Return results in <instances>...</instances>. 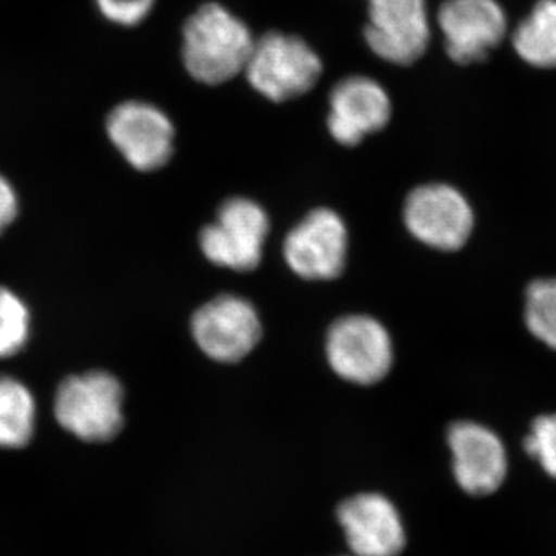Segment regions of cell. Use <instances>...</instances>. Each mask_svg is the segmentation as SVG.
Wrapping results in <instances>:
<instances>
[{"instance_id":"obj_6","label":"cell","mask_w":556,"mask_h":556,"mask_svg":"<svg viewBox=\"0 0 556 556\" xmlns=\"http://www.w3.org/2000/svg\"><path fill=\"white\" fill-rule=\"evenodd\" d=\"M105 130L124 160L139 172L161 169L174 153V124L150 102H121L109 113Z\"/></svg>"},{"instance_id":"obj_13","label":"cell","mask_w":556,"mask_h":556,"mask_svg":"<svg viewBox=\"0 0 556 556\" xmlns=\"http://www.w3.org/2000/svg\"><path fill=\"white\" fill-rule=\"evenodd\" d=\"M338 521L351 556H399L407 533L396 506L380 493H361L343 501Z\"/></svg>"},{"instance_id":"obj_18","label":"cell","mask_w":556,"mask_h":556,"mask_svg":"<svg viewBox=\"0 0 556 556\" xmlns=\"http://www.w3.org/2000/svg\"><path fill=\"white\" fill-rule=\"evenodd\" d=\"M30 311L10 289L0 288V358L16 356L30 338Z\"/></svg>"},{"instance_id":"obj_20","label":"cell","mask_w":556,"mask_h":556,"mask_svg":"<svg viewBox=\"0 0 556 556\" xmlns=\"http://www.w3.org/2000/svg\"><path fill=\"white\" fill-rule=\"evenodd\" d=\"M102 16L119 27H137L148 20L156 0H94Z\"/></svg>"},{"instance_id":"obj_19","label":"cell","mask_w":556,"mask_h":556,"mask_svg":"<svg viewBox=\"0 0 556 556\" xmlns=\"http://www.w3.org/2000/svg\"><path fill=\"white\" fill-rule=\"evenodd\" d=\"M525 450L556 481V413L538 416L525 438Z\"/></svg>"},{"instance_id":"obj_22","label":"cell","mask_w":556,"mask_h":556,"mask_svg":"<svg viewBox=\"0 0 556 556\" xmlns=\"http://www.w3.org/2000/svg\"><path fill=\"white\" fill-rule=\"evenodd\" d=\"M351 556V555H350Z\"/></svg>"},{"instance_id":"obj_10","label":"cell","mask_w":556,"mask_h":556,"mask_svg":"<svg viewBox=\"0 0 556 556\" xmlns=\"http://www.w3.org/2000/svg\"><path fill=\"white\" fill-rule=\"evenodd\" d=\"M192 336L206 356L233 364L257 345L262 324L247 299L219 295L193 314Z\"/></svg>"},{"instance_id":"obj_11","label":"cell","mask_w":556,"mask_h":556,"mask_svg":"<svg viewBox=\"0 0 556 556\" xmlns=\"http://www.w3.org/2000/svg\"><path fill=\"white\" fill-rule=\"evenodd\" d=\"M345 223L331 208H316L288 233L283 254L289 268L306 280H332L346 263Z\"/></svg>"},{"instance_id":"obj_14","label":"cell","mask_w":556,"mask_h":556,"mask_svg":"<svg viewBox=\"0 0 556 556\" xmlns=\"http://www.w3.org/2000/svg\"><path fill=\"white\" fill-rule=\"evenodd\" d=\"M445 50L456 64L484 61L506 36L507 21L495 0H445L438 13Z\"/></svg>"},{"instance_id":"obj_17","label":"cell","mask_w":556,"mask_h":556,"mask_svg":"<svg viewBox=\"0 0 556 556\" xmlns=\"http://www.w3.org/2000/svg\"><path fill=\"white\" fill-rule=\"evenodd\" d=\"M525 321L533 338L556 351V278H540L529 285Z\"/></svg>"},{"instance_id":"obj_3","label":"cell","mask_w":556,"mask_h":556,"mask_svg":"<svg viewBox=\"0 0 556 556\" xmlns=\"http://www.w3.org/2000/svg\"><path fill=\"white\" fill-rule=\"evenodd\" d=\"M124 390L105 371L72 376L61 382L54 397L60 426L86 442H108L123 430Z\"/></svg>"},{"instance_id":"obj_21","label":"cell","mask_w":556,"mask_h":556,"mask_svg":"<svg viewBox=\"0 0 556 556\" xmlns=\"http://www.w3.org/2000/svg\"><path fill=\"white\" fill-rule=\"evenodd\" d=\"M20 201L9 179L0 175V233L3 232L17 217Z\"/></svg>"},{"instance_id":"obj_16","label":"cell","mask_w":556,"mask_h":556,"mask_svg":"<svg viewBox=\"0 0 556 556\" xmlns=\"http://www.w3.org/2000/svg\"><path fill=\"white\" fill-rule=\"evenodd\" d=\"M519 56L540 68L556 67V0H541L514 33Z\"/></svg>"},{"instance_id":"obj_5","label":"cell","mask_w":556,"mask_h":556,"mask_svg":"<svg viewBox=\"0 0 556 556\" xmlns=\"http://www.w3.org/2000/svg\"><path fill=\"white\" fill-rule=\"evenodd\" d=\"M327 357L340 378L358 386H372L390 372L393 343L376 318L348 316L329 328Z\"/></svg>"},{"instance_id":"obj_4","label":"cell","mask_w":556,"mask_h":556,"mask_svg":"<svg viewBox=\"0 0 556 556\" xmlns=\"http://www.w3.org/2000/svg\"><path fill=\"white\" fill-rule=\"evenodd\" d=\"M268 232L269 218L260 204L230 199L219 207L217 219L201 230V251L214 265L248 273L262 262Z\"/></svg>"},{"instance_id":"obj_9","label":"cell","mask_w":556,"mask_h":556,"mask_svg":"<svg viewBox=\"0 0 556 556\" xmlns=\"http://www.w3.org/2000/svg\"><path fill=\"white\" fill-rule=\"evenodd\" d=\"M364 36L380 60L402 67L415 64L430 42L426 0H368Z\"/></svg>"},{"instance_id":"obj_8","label":"cell","mask_w":556,"mask_h":556,"mask_svg":"<svg viewBox=\"0 0 556 556\" xmlns=\"http://www.w3.org/2000/svg\"><path fill=\"white\" fill-rule=\"evenodd\" d=\"M452 452L453 477L464 493L485 497L495 495L506 484L508 455L500 434L492 428L457 420L447 431Z\"/></svg>"},{"instance_id":"obj_15","label":"cell","mask_w":556,"mask_h":556,"mask_svg":"<svg viewBox=\"0 0 556 556\" xmlns=\"http://www.w3.org/2000/svg\"><path fill=\"white\" fill-rule=\"evenodd\" d=\"M36 404L20 380L0 376V447L22 448L35 434Z\"/></svg>"},{"instance_id":"obj_12","label":"cell","mask_w":556,"mask_h":556,"mask_svg":"<svg viewBox=\"0 0 556 556\" xmlns=\"http://www.w3.org/2000/svg\"><path fill=\"white\" fill-rule=\"evenodd\" d=\"M393 105L387 90L372 78H343L329 93L328 130L339 144L354 148L369 135L386 129Z\"/></svg>"},{"instance_id":"obj_2","label":"cell","mask_w":556,"mask_h":556,"mask_svg":"<svg viewBox=\"0 0 556 556\" xmlns=\"http://www.w3.org/2000/svg\"><path fill=\"white\" fill-rule=\"evenodd\" d=\"M324 73L316 51L302 38L269 31L255 39L244 75L252 89L266 100H298L313 90Z\"/></svg>"},{"instance_id":"obj_7","label":"cell","mask_w":556,"mask_h":556,"mask_svg":"<svg viewBox=\"0 0 556 556\" xmlns=\"http://www.w3.org/2000/svg\"><path fill=\"white\" fill-rule=\"evenodd\" d=\"M404 219L420 243L444 252L459 251L475 226L470 203L448 185H426L413 190L405 203Z\"/></svg>"},{"instance_id":"obj_1","label":"cell","mask_w":556,"mask_h":556,"mask_svg":"<svg viewBox=\"0 0 556 556\" xmlns=\"http://www.w3.org/2000/svg\"><path fill=\"white\" fill-rule=\"evenodd\" d=\"M254 36L219 3H204L182 27V62L193 79L219 86L244 73Z\"/></svg>"}]
</instances>
